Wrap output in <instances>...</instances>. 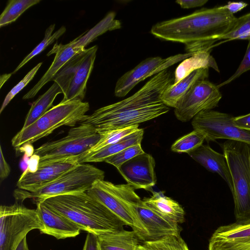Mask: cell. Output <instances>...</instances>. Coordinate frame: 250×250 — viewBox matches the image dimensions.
Wrapping results in <instances>:
<instances>
[{"label":"cell","mask_w":250,"mask_h":250,"mask_svg":"<svg viewBox=\"0 0 250 250\" xmlns=\"http://www.w3.org/2000/svg\"><path fill=\"white\" fill-rule=\"evenodd\" d=\"M173 83L174 74L165 69L154 75L131 96L98 108L79 124L92 126L101 135L157 118L170 109L162 101L161 96Z\"/></svg>","instance_id":"1"},{"label":"cell","mask_w":250,"mask_h":250,"mask_svg":"<svg viewBox=\"0 0 250 250\" xmlns=\"http://www.w3.org/2000/svg\"><path fill=\"white\" fill-rule=\"evenodd\" d=\"M237 18L224 6L202 8L191 14L159 22L150 33L167 41L185 44L187 53L209 51L233 27Z\"/></svg>","instance_id":"2"},{"label":"cell","mask_w":250,"mask_h":250,"mask_svg":"<svg viewBox=\"0 0 250 250\" xmlns=\"http://www.w3.org/2000/svg\"><path fill=\"white\" fill-rule=\"evenodd\" d=\"M42 203L69 219L81 230L98 236L123 230L125 225L86 192L52 197Z\"/></svg>","instance_id":"3"},{"label":"cell","mask_w":250,"mask_h":250,"mask_svg":"<svg viewBox=\"0 0 250 250\" xmlns=\"http://www.w3.org/2000/svg\"><path fill=\"white\" fill-rule=\"evenodd\" d=\"M128 184H114L98 180L86 192L102 203L121 220L130 227L141 242L148 240V232L139 216L137 206L142 200Z\"/></svg>","instance_id":"4"},{"label":"cell","mask_w":250,"mask_h":250,"mask_svg":"<svg viewBox=\"0 0 250 250\" xmlns=\"http://www.w3.org/2000/svg\"><path fill=\"white\" fill-rule=\"evenodd\" d=\"M231 176L236 222H250V145L227 140L222 145Z\"/></svg>","instance_id":"5"},{"label":"cell","mask_w":250,"mask_h":250,"mask_svg":"<svg viewBox=\"0 0 250 250\" xmlns=\"http://www.w3.org/2000/svg\"><path fill=\"white\" fill-rule=\"evenodd\" d=\"M89 108L87 102H61L31 125L21 129L12 139V146L17 149L24 144H32L48 136L62 126H74L84 119Z\"/></svg>","instance_id":"6"},{"label":"cell","mask_w":250,"mask_h":250,"mask_svg":"<svg viewBox=\"0 0 250 250\" xmlns=\"http://www.w3.org/2000/svg\"><path fill=\"white\" fill-rule=\"evenodd\" d=\"M103 170L93 165L79 163L65 171L53 181L33 191L19 188L14 190L16 201L22 203L26 199H32L37 204L45 199L58 195L86 192L98 180H104Z\"/></svg>","instance_id":"7"},{"label":"cell","mask_w":250,"mask_h":250,"mask_svg":"<svg viewBox=\"0 0 250 250\" xmlns=\"http://www.w3.org/2000/svg\"><path fill=\"white\" fill-rule=\"evenodd\" d=\"M101 136L92 126L79 124L72 127L66 136L43 144L35 149L34 154L40 157L39 166L68 159L78 160L99 141Z\"/></svg>","instance_id":"8"},{"label":"cell","mask_w":250,"mask_h":250,"mask_svg":"<svg viewBox=\"0 0 250 250\" xmlns=\"http://www.w3.org/2000/svg\"><path fill=\"white\" fill-rule=\"evenodd\" d=\"M42 228L36 209L16 201L10 206L1 205L0 250H16L29 231Z\"/></svg>","instance_id":"9"},{"label":"cell","mask_w":250,"mask_h":250,"mask_svg":"<svg viewBox=\"0 0 250 250\" xmlns=\"http://www.w3.org/2000/svg\"><path fill=\"white\" fill-rule=\"evenodd\" d=\"M230 114L213 110L201 112L192 120L194 129L204 132L209 142L217 139L240 141L250 145V131L234 124Z\"/></svg>","instance_id":"10"},{"label":"cell","mask_w":250,"mask_h":250,"mask_svg":"<svg viewBox=\"0 0 250 250\" xmlns=\"http://www.w3.org/2000/svg\"><path fill=\"white\" fill-rule=\"evenodd\" d=\"M222 97L217 85L207 79L195 83L174 108L176 118L187 122L202 111L216 107Z\"/></svg>","instance_id":"11"},{"label":"cell","mask_w":250,"mask_h":250,"mask_svg":"<svg viewBox=\"0 0 250 250\" xmlns=\"http://www.w3.org/2000/svg\"><path fill=\"white\" fill-rule=\"evenodd\" d=\"M193 54L186 53L166 59L157 56L145 59L118 80L114 90L115 96L119 98L125 97L140 82L167 69L168 66L183 61Z\"/></svg>","instance_id":"12"},{"label":"cell","mask_w":250,"mask_h":250,"mask_svg":"<svg viewBox=\"0 0 250 250\" xmlns=\"http://www.w3.org/2000/svg\"><path fill=\"white\" fill-rule=\"evenodd\" d=\"M155 167L152 156L144 152L125 162L117 169L127 184L135 189L150 191L157 182Z\"/></svg>","instance_id":"13"},{"label":"cell","mask_w":250,"mask_h":250,"mask_svg":"<svg viewBox=\"0 0 250 250\" xmlns=\"http://www.w3.org/2000/svg\"><path fill=\"white\" fill-rule=\"evenodd\" d=\"M208 250H250V222L219 227L210 238Z\"/></svg>","instance_id":"14"},{"label":"cell","mask_w":250,"mask_h":250,"mask_svg":"<svg viewBox=\"0 0 250 250\" xmlns=\"http://www.w3.org/2000/svg\"><path fill=\"white\" fill-rule=\"evenodd\" d=\"M79 163L76 159H68L40 165L36 172L21 175L18 188L29 191L37 190L55 180Z\"/></svg>","instance_id":"15"},{"label":"cell","mask_w":250,"mask_h":250,"mask_svg":"<svg viewBox=\"0 0 250 250\" xmlns=\"http://www.w3.org/2000/svg\"><path fill=\"white\" fill-rule=\"evenodd\" d=\"M38 216L42 225L41 233L51 235L57 239L74 237L81 229L66 217L48 208L43 203L36 204Z\"/></svg>","instance_id":"16"},{"label":"cell","mask_w":250,"mask_h":250,"mask_svg":"<svg viewBox=\"0 0 250 250\" xmlns=\"http://www.w3.org/2000/svg\"><path fill=\"white\" fill-rule=\"evenodd\" d=\"M139 216L148 232V240H156L162 237L180 235L182 230L179 224L161 216L142 200L137 206Z\"/></svg>","instance_id":"17"},{"label":"cell","mask_w":250,"mask_h":250,"mask_svg":"<svg viewBox=\"0 0 250 250\" xmlns=\"http://www.w3.org/2000/svg\"><path fill=\"white\" fill-rule=\"evenodd\" d=\"M97 49V45L86 49V53L71 80L61 102L83 101L86 93L87 82L93 68Z\"/></svg>","instance_id":"18"},{"label":"cell","mask_w":250,"mask_h":250,"mask_svg":"<svg viewBox=\"0 0 250 250\" xmlns=\"http://www.w3.org/2000/svg\"><path fill=\"white\" fill-rule=\"evenodd\" d=\"M188 154L208 171L219 174L227 183L232 193L231 176L224 154L216 151L208 145L203 144Z\"/></svg>","instance_id":"19"},{"label":"cell","mask_w":250,"mask_h":250,"mask_svg":"<svg viewBox=\"0 0 250 250\" xmlns=\"http://www.w3.org/2000/svg\"><path fill=\"white\" fill-rule=\"evenodd\" d=\"M81 52L83 51H79L73 46L72 41L66 44L56 43L47 54L48 56L52 54H56L49 69L35 86L23 96L22 99L26 100L33 98L43 86L52 80L55 75L67 62L76 54Z\"/></svg>","instance_id":"20"},{"label":"cell","mask_w":250,"mask_h":250,"mask_svg":"<svg viewBox=\"0 0 250 250\" xmlns=\"http://www.w3.org/2000/svg\"><path fill=\"white\" fill-rule=\"evenodd\" d=\"M208 68L196 70L176 84L169 85L162 93L161 100L167 106L176 108L191 86L197 81L206 80L208 77Z\"/></svg>","instance_id":"21"},{"label":"cell","mask_w":250,"mask_h":250,"mask_svg":"<svg viewBox=\"0 0 250 250\" xmlns=\"http://www.w3.org/2000/svg\"><path fill=\"white\" fill-rule=\"evenodd\" d=\"M152 192V196L142 200L147 206L161 216L178 224L185 221L184 208L177 202L165 196L162 191Z\"/></svg>","instance_id":"22"},{"label":"cell","mask_w":250,"mask_h":250,"mask_svg":"<svg viewBox=\"0 0 250 250\" xmlns=\"http://www.w3.org/2000/svg\"><path fill=\"white\" fill-rule=\"evenodd\" d=\"M144 131L139 128L136 132L123 138L120 141L106 146L92 153L83 155L78 158L79 163L104 162L110 157L131 146L141 144Z\"/></svg>","instance_id":"23"},{"label":"cell","mask_w":250,"mask_h":250,"mask_svg":"<svg viewBox=\"0 0 250 250\" xmlns=\"http://www.w3.org/2000/svg\"><path fill=\"white\" fill-rule=\"evenodd\" d=\"M209 67L219 72L218 65L209 51L196 52L182 61L174 73V83L176 84L192 72L202 68Z\"/></svg>","instance_id":"24"},{"label":"cell","mask_w":250,"mask_h":250,"mask_svg":"<svg viewBox=\"0 0 250 250\" xmlns=\"http://www.w3.org/2000/svg\"><path fill=\"white\" fill-rule=\"evenodd\" d=\"M101 250H136L140 244L133 230L125 229L98 236Z\"/></svg>","instance_id":"25"},{"label":"cell","mask_w":250,"mask_h":250,"mask_svg":"<svg viewBox=\"0 0 250 250\" xmlns=\"http://www.w3.org/2000/svg\"><path fill=\"white\" fill-rule=\"evenodd\" d=\"M116 13L109 12L100 22L87 32L72 41L73 46L79 51H83L85 47L95 40L98 37L108 31H112L121 28L120 21L115 19Z\"/></svg>","instance_id":"26"},{"label":"cell","mask_w":250,"mask_h":250,"mask_svg":"<svg viewBox=\"0 0 250 250\" xmlns=\"http://www.w3.org/2000/svg\"><path fill=\"white\" fill-rule=\"evenodd\" d=\"M63 93V90L60 85L56 82H54L52 86L44 94L32 104L21 129L28 127L41 117L51 108L58 94Z\"/></svg>","instance_id":"27"},{"label":"cell","mask_w":250,"mask_h":250,"mask_svg":"<svg viewBox=\"0 0 250 250\" xmlns=\"http://www.w3.org/2000/svg\"><path fill=\"white\" fill-rule=\"evenodd\" d=\"M41 0H10L0 16V27L15 21L27 9Z\"/></svg>","instance_id":"28"},{"label":"cell","mask_w":250,"mask_h":250,"mask_svg":"<svg viewBox=\"0 0 250 250\" xmlns=\"http://www.w3.org/2000/svg\"><path fill=\"white\" fill-rule=\"evenodd\" d=\"M206 134L194 129L191 132L178 139L171 146V150L177 153H188L203 144Z\"/></svg>","instance_id":"29"},{"label":"cell","mask_w":250,"mask_h":250,"mask_svg":"<svg viewBox=\"0 0 250 250\" xmlns=\"http://www.w3.org/2000/svg\"><path fill=\"white\" fill-rule=\"evenodd\" d=\"M139 129V125H135L111 130L102 134L99 141L83 155L95 152L106 146L115 144Z\"/></svg>","instance_id":"30"},{"label":"cell","mask_w":250,"mask_h":250,"mask_svg":"<svg viewBox=\"0 0 250 250\" xmlns=\"http://www.w3.org/2000/svg\"><path fill=\"white\" fill-rule=\"evenodd\" d=\"M55 27V24L50 25L45 30L44 38L43 40L25 57L19 65L16 68L12 74L17 72L20 68L28 62L35 56L43 51L49 45L52 44L55 40L58 39L66 31L64 26H62L59 30L52 34Z\"/></svg>","instance_id":"31"},{"label":"cell","mask_w":250,"mask_h":250,"mask_svg":"<svg viewBox=\"0 0 250 250\" xmlns=\"http://www.w3.org/2000/svg\"><path fill=\"white\" fill-rule=\"evenodd\" d=\"M142 242L150 250H189L180 235L167 236L158 240Z\"/></svg>","instance_id":"32"},{"label":"cell","mask_w":250,"mask_h":250,"mask_svg":"<svg viewBox=\"0 0 250 250\" xmlns=\"http://www.w3.org/2000/svg\"><path fill=\"white\" fill-rule=\"evenodd\" d=\"M144 152L141 145L137 144L124 149L110 157L104 162L114 166L117 169L125 162Z\"/></svg>","instance_id":"33"},{"label":"cell","mask_w":250,"mask_h":250,"mask_svg":"<svg viewBox=\"0 0 250 250\" xmlns=\"http://www.w3.org/2000/svg\"><path fill=\"white\" fill-rule=\"evenodd\" d=\"M250 31V13L237 18L232 28L225 35L222 40H232L240 39Z\"/></svg>","instance_id":"34"},{"label":"cell","mask_w":250,"mask_h":250,"mask_svg":"<svg viewBox=\"0 0 250 250\" xmlns=\"http://www.w3.org/2000/svg\"><path fill=\"white\" fill-rule=\"evenodd\" d=\"M42 64L40 62L32 68L17 85H16L7 94L0 109V114L13 99V98L21 91L33 79L35 74Z\"/></svg>","instance_id":"35"},{"label":"cell","mask_w":250,"mask_h":250,"mask_svg":"<svg viewBox=\"0 0 250 250\" xmlns=\"http://www.w3.org/2000/svg\"><path fill=\"white\" fill-rule=\"evenodd\" d=\"M248 40L249 43L247 48L239 66L235 73L230 77L217 85L219 88L220 87L232 82L233 81L239 77L244 73L250 70V37Z\"/></svg>","instance_id":"36"},{"label":"cell","mask_w":250,"mask_h":250,"mask_svg":"<svg viewBox=\"0 0 250 250\" xmlns=\"http://www.w3.org/2000/svg\"><path fill=\"white\" fill-rule=\"evenodd\" d=\"M83 250H101L98 236L94 234L88 233Z\"/></svg>","instance_id":"37"},{"label":"cell","mask_w":250,"mask_h":250,"mask_svg":"<svg viewBox=\"0 0 250 250\" xmlns=\"http://www.w3.org/2000/svg\"><path fill=\"white\" fill-rule=\"evenodd\" d=\"M0 182H2L8 177L11 169L4 158L1 146H0Z\"/></svg>","instance_id":"38"},{"label":"cell","mask_w":250,"mask_h":250,"mask_svg":"<svg viewBox=\"0 0 250 250\" xmlns=\"http://www.w3.org/2000/svg\"><path fill=\"white\" fill-rule=\"evenodd\" d=\"M233 122L236 126L250 131V113L245 115L233 117Z\"/></svg>","instance_id":"39"},{"label":"cell","mask_w":250,"mask_h":250,"mask_svg":"<svg viewBox=\"0 0 250 250\" xmlns=\"http://www.w3.org/2000/svg\"><path fill=\"white\" fill-rule=\"evenodd\" d=\"M208 1V0H177L175 2L183 9H189L202 6Z\"/></svg>","instance_id":"40"},{"label":"cell","mask_w":250,"mask_h":250,"mask_svg":"<svg viewBox=\"0 0 250 250\" xmlns=\"http://www.w3.org/2000/svg\"><path fill=\"white\" fill-rule=\"evenodd\" d=\"M40 162V157L37 154H34L29 159L27 169L22 172L21 175L27 173H34L38 170Z\"/></svg>","instance_id":"41"},{"label":"cell","mask_w":250,"mask_h":250,"mask_svg":"<svg viewBox=\"0 0 250 250\" xmlns=\"http://www.w3.org/2000/svg\"><path fill=\"white\" fill-rule=\"evenodd\" d=\"M248 4L243 1L229 2L224 7L227 9L230 13L234 14L241 11L246 7Z\"/></svg>","instance_id":"42"},{"label":"cell","mask_w":250,"mask_h":250,"mask_svg":"<svg viewBox=\"0 0 250 250\" xmlns=\"http://www.w3.org/2000/svg\"><path fill=\"white\" fill-rule=\"evenodd\" d=\"M16 151L23 153V154L26 155L29 157L32 156L35 152V149L32 144L30 143L24 144L18 148L16 149Z\"/></svg>","instance_id":"43"},{"label":"cell","mask_w":250,"mask_h":250,"mask_svg":"<svg viewBox=\"0 0 250 250\" xmlns=\"http://www.w3.org/2000/svg\"><path fill=\"white\" fill-rule=\"evenodd\" d=\"M29 158L30 157L24 154L21 160V161L20 166L23 172L27 168Z\"/></svg>","instance_id":"44"},{"label":"cell","mask_w":250,"mask_h":250,"mask_svg":"<svg viewBox=\"0 0 250 250\" xmlns=\"http://www.w3.org/2000/svg\"><path fill=\"white\" fill-rule=\"evenodd\" d=\"M16 250H29L25 237L20 243Z\"/></svg>","instance_id":"45"},{"label":"cell","mask_w":250,"mask_h":250,"mask_svg":"<svg viewBox=\"0 0 250 250\" xmlns=\"http://www.w3.org/2000/svg\"><path fill=\"white\" fill-rule=\"evenodd\" d=\"M12 73L5 74L0 76V88L2 84L10 77Z\"/></svg>","instance_id":"46"},{"label":"cell","mask_w":250,"mask_h":250,"mask_svg":"<svg viewBox=\"0 0 250 250\" xmlns=\"http://www.w3.org/2000/svg\"><path fill=\"white\" fill-rule=\"evenodd\" d=\"M136 250H150L148 248H147L146 246H145L144 244H140Z\"/></svg>","instance_id":"47"},{"label":"cell","mask_w":250,"mask_h":250,"mask_svg":"<svg viewBox=\"0 0 250 250\" xmlns=\"http://www.w3.org/2000/svg\"><path fill=\"white\" fill-rule=\"evenodd\" d=\"M250 37V31L246 34L244 36L240 38L239 40H246Z\"/></svg>","instance_id":"48"}]
</instances>
